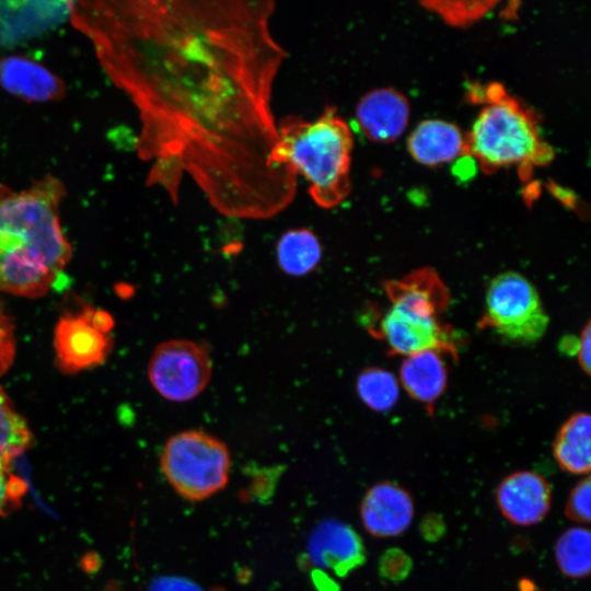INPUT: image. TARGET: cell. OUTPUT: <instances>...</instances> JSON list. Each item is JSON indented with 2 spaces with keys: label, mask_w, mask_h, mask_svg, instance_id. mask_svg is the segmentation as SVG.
<instances>
[{
  "label": "cell",
  "mask_w": 591,
  "mask_h": 591,
  "mask_svg": "<svg viewBox=\"0 0 591 591\" xmlns=\"http://www.w3.org/2000/svg\"><path fill=\"white\" fill-rule=\"evenodd\" d=\"M68 11L138 112L147 185L176 204L187 176L234 219L291 205L297 175L273 162V90L287 58L271 32L274 1H77Z\"/></svg>",
  "instance_id": "6da1fadb"
},
{
  "label": "cell",
  "mask_w": 591,
  "mask_h": 591,
  "mask_svg": "<svg viewBox=\"0 0 591 591\" xmlns=\"http://www.w3.org/2000/svg\"><path fill=\"white\" fill-rule=\"evenodd\" d=\"M63 184L47 175L15 190L0 184V290L25 298L49 291L72 250L62 231Z\"/></svg>",
  "instance_id": "7a4b0ae2"
},
{
  "label": "cell",
  "mask_w": 591,
  "mask_h": 591,
  "mask_svg": "<svg viewBox=\"0 0 591 591\" xmlns=\"http://www.w3.org/2000/svg\"><path fill=\"white\" fill-rule=\"evenodd\" d=\"M278 141L273 162L302 175L309 194L323 209L340 205L351 192L354 137L335 106H326L313 120L288 115L277 123Z\"/></svg>",
  "instance_id": "3957f363"
},
{
  "label": "cell",
  "mask_w": 591,
  "mask_h": 591,
  "mask_svg": "<svg viewBox=\"0 0 591 591\" xmlns=\"http://www.w3.org/2000/svg\"><path fill=\"white\" fill-rule=\"evenodd\" d=\"M474 93L485 106L465 138L466 154L488 173L518 165L523 178L534 166L549 163L552 148L541 136L535 115L510 96L503 86L491 83Z\"/></svg>",
  "instance_id": "277c9868"
},
{
  "label": "cell",
  "mask_w": 591,
  "mask_h": 591,
  "mask_svg": "<svg viewBox=\"0 0 591 591\" xmlns=\"http://www.w3.org/2000/svg\"><path fill=\"white\" fill-rule=\"evenodd\" d=\"M390 308L372 333L384 340L391 354L409 356L425 350L456 358L457 347L451 327L439 316L450 294L437 273L422 268L384 285Z\"/></svg>",
  "instance_id": "5b68a950"
},
{
  "label": "cell",
  "mask_w": 591,
  "mask_h": 591,
  "mask_svg": "<svg viewBox=\"0 0 591 591\" xmlns=\"http://www.w3.org/2000/svg\"><path fill=\"white\" fill-rule=\"evenodd\" d=\"M160 464L172 488L182 498L198 502L227 486L231 455L218 438L201 430H186L169 438Z\"/></svg>",
  "instance_id": "8992f818"
},
{
  "label": "cell",
  "mask_w": 591,
  "mask_h": 591,
  "mask_svg": "<svg viewBox=\"0 0 591 591\" xmlns=\"http://www.w3.org/2000/svg\"><path fill=\"white\" fill-rule=\"evenodd\" d=\"M548 322L540 294L528 278L507 271L491 279L482 325L513 343L532 344L543 337Z\"/></svg>",
  "instance_id": "52a82bcc"
},
{
  "label": "cell",
  "mask_w": 591,
  "mask_h": 591,
  "mask_svg": "<svg viewBox=\"0 0 591 591\" xmlns=\"http://www.w3.org/2000/svg\"><path fill=\"white\" fill-rule=\"evenodd\" d=\"M212 374L208 350L200 344L172 339L159 344L148 363V378L164 398L183 403L197 397Z\"/></svg>",
  "instance_id": "ba28073f"
},
{
  "label": "cell",
  "mask_w": 591,
  "mask_h": 591,
  "mask_svg": "<svg viewBox=\"0 0 591 591\" xmlns=\"http://www.w3.org/2000/svg\"><path fill=\"white\" fill-rule=\"evenodd\" d=\"M112 327L111 315L102 310L85 308L62 315L54 337L58 368L76 373L103 363L113 345Z\"/></svg>",
  "instance_id": "9c48e42d"
},
{
  "label": "cell",
  "mask_w": 591,
  "mask_h": 591,
  "mask_svg": "<svg viewBox=\"0 0 591 591\" xmlns=\"http://www.w3.org/2000/svg\"><path fill=\"white\" fill-rule=\"evenodd\" d=\"M496 502L501 514L512 524L534 525L549 512L552 487L535 472H514L498 485Z\"/></svg>",
  "instance_id": "30bf717a"
},
{
  "label": "cell",
  "mask_w": 591,
  "mask_h": 591,
  "mask_svg": "<svg viewBox=\"0 0 591 591\" xmlns=\"http://www.w3.org/2000/svg\"><path fill=\"white\" fill-rule=\"evenodd\" d=\"M415 507L410 494L392 482L373 485L360 506V518L366 531L375 537H394L412 524Z\"/></svg>",
  "instance_id": "8fae6325"
},
{
  "label": "cell",
  "mask_w": 591,
  "mask_h": 591,
  "mask_svg": "<svg viewBox=\"0 0 591 591\" xmlns=\"http://www.w3.org/2000/svg\"><path fill=\"white\" fill-rule=\"evenodd\" d=\"M308 554L314 565L345 576L364 561V546L349 525L325 520L312 532Z\"/></svg>",
  "instance_id": "7c38bea8"
},
{
  "label": "cell",
  "mask_w": 591,
  "mask_h": 591,
  "mask_svg": "<svg viewBox=\"0 0 591 591\" xmlns=\"http://www.w3.org/2000/svg\"><path fill=\"white\" fill-rule=\"evenodd\" d=\"M356 121L371 141L391 142L405 131L409 120L407 99L391 88L373 89L356 106Z\"/></svg>",
  "instance_id": "4fadbf2b"
},
{
  "label": "cell",
  "mask_w": 591,
  "mask_h": 591,
  "mask_svg": "<svg viewBox=\"0 0 591 591\" xmlns=\"http://www.w3.org/2000/svg\"><path fill=\"white\" fill-rule=\"evenodd\" d=\"M0 85L28 102L56 101L65 95V83L39 62L24 56L0 58Z\"/></svg>",
  "instance_id": "5bb4252c"
},
{
  "label": "cell",
  "mask_w": 591,
  "mask_h": 591,
  "mask_svg": "<svg viewBox=\"0 0 591 591\" xmlns=\"http://www.w3.org/2000/svg\"><path fill=\"white\" fill-rule=\"evenodd\" d=\"M407 149L418 163L437 166L466 154V142L456 125L428 119L421 121L410 134Z\"/></svg>",
  "instance_id": "9a60e30c"
},
{
  "label": "cell",
  "mask_w": 591,
  "mask_h": 591,
  "mask_svg": "<svg viewBox=\"0 0 591 591\" xmlns=\"http://www.w3.org/2000/svg\"><path fill=\"white\" fill-rule=\"evenodd\" d=\"M441 355L436 350L409 355L399 370V381L406 392L429 410L447 386L448 371Z\"/></svg>",
  "instance_id": "2e32d148"
},
{
  "label": "cell",
  "mask_w": 591,
  "mask_h": 591,
  "mask_svg": "<svg viewBox=\"0 0 591 591\" xmlns=\"http://www.w3.org/2000/svg\"><path fill=\"white\" fill-rule=\"evenodd\" d=\"M553 453L561 470L576 475L588 474L591 467V419L577 413L560 427Z\"/></svg>",
  "instance_id": "e0dca14e"
},
{
  "label": "cell",
  "mask_w": 591,
  "mask_h": 591,
  "mask_svg": "<svg viewBox=\"0 0 591 591\" xmlns=\"http://www.w3.org/2000/svg\"><path fill=\"white\" fill-rule=\"evenodd\" d=\"M277 263L290 276H304L316 268L322 258V245L308 228L286 231L276 244Z\"/></svg>",
  "instance_id": "ac0fdd59"
},
{
  "label": "cell",
  "mask_w": 591,
  "mask_h": 591,
  "mask_svg": "<svg viewBox=\"0 0 591 591\" xmlns=\"http://www.w3.org/2000/svg\"><path fill=\"white\" fill-rule=\"evenodd\" d=\"M555 558L559 570L569 578H586L591 569V534L582 526L570 528L556 541Z\"/></svg>",
  "instance_id": "d6986e66"
},
{
  "label": "cell",
  "mask_w": 591,
  "mask_h": 591,
  "mask_svg": "<svg viewBox=\"0 0 591 591\" xmlns=\"http://www.w3.org/2000/svg\"><path fill=\"white\" fill-rule=\"evenodd\" d=\"M32 441L26 421L0 387V461L11 463L30 448Z\"/></svg>",
  "instance_id": "ffe728a7"
},
{
  "label": "cell",
  "mask_w": 591,
  "mask_h": 591,
  "mask_svg": "<svg viewBox=\"0 0 591 591\" xmlns=\"http://www.w3.org/2000/svg\"><path fill=\"white\" fill-rule=\"evenodd\" d=\"M362 402L375 412H386L397 402L399 386L396 378L381 368L363 370L356 383Z\"/></svg>",
  "instance_id": "44dd1931"
},
{
  "label": "cell",
  "mask_w": 591,
  "mask_h": 591,
  "mask_svg": "<svg viewBox=\"0 0 591 591\" xmlns=\"http://www.w3.org/2000/svg\"><path fill=\"white\" fill-rule=\"evenodd\" d=\"M498 2L495 1H426L424 7L438 13L451 25L470 24L488 13Z\"/></svg>",
  "instance_id": "7402d4cb"
},
{
  "label": "cell",
  "mask_w": 591,
  "mask_h": 591,
  "mask_svg": "<svg viewBox=\"0 0 591 591\" xmlns=\"http://www.w3.org/2000/svg\"><path fill=\"white\" fill-rule=\"evenodd\" d=\"M26 483L12 472L10 463L0 461V517L21 505Z\"/></svg>",
  "instance_id": "603a6c76"
},
{
  "label": "cell",
  "mask_w": 591,
  "mask_h": 591,
  "mask_svg": "<svg viewBox=\"0 0 591 591\" xmlns=\"http://www.w3.org/2000/svg\"><path fill=\"white\" fill-rule=\"evenodd\" d=\"M591 497V480L582 478L570 491L565 505V515L576 523H589Z\"/></svg>",
  "instance_id": "cb8c5ba5"
},
{
  "label": "cell",
  "mask_w": 591,
  "mask_h": 591,
  "mask_svg": "<svg viewBox=\"0 0 591 591\" xmlns=\"http://www.w3.org/2000/svg\"><path fill=\"white\" fill-rule=\"evenodd\" d=\"M15 349L14 326L11 317L0 302V376L12 366Z\"/></svg>",
  "instance_id": "d4e9b609"
},
{
  "label": "cell",
  "mask_w": 591,
  "mask_h": 591,
  "mask_svg": "<svg viewBox=\"0 0 591 591\" xmlns=\"http://www.w3.org/2000/svg\"><path fill=\"white\" fill-rule=\"evenodd\" d=\"M576 357L581 369L589 374L590 361H591V329L590 323H588L582 329L580 337H578V348Z\"/></svg>",
  "instance_id": "484cf974"
},
{
  "label": "cell",
  "mask_w": 591,
  "mask_h": 591,
  "mask_svg": "<svg viewBox=\"0 0 591 591\" xmlns=\"http://www.w3.org/2000/svg\"><path fill=\"white\" fill-rule=\"evenodd\" d=\"M150 591H201V589L182 578H163L155 581Z\"/></svg>",
  "instance_id": "4316f807"
},
{
  "label": "cell",
  "mask_w": 591,
  "mask_h": 591,
  "mask_svg": "<svg viewBox=\"0 0 591 591\" xmlns=\"http://www.w3.org/2000/svg\"><path fill=\"white\" fill-rule=\"evenodd\" d=\"M578 348V337L565 336L559 343V349L566 355H575Z\"/></svg>",
  "instance_id": "83f0119b"
}]
</instances>
